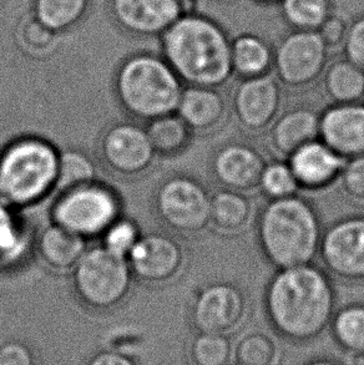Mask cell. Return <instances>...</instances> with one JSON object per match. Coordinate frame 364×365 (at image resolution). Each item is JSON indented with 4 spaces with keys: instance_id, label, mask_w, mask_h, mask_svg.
Here are the masks:
<instances>
[{
    "instance_id": "cell-1",
    "label": "cell",
    "mask_w": 364,
    "mask_h": 365,
    "mask_svg": "<svg viewBox=\"0 0 364 365\" xmlns=\"http://www.w3.org/2000/svg\"><path fill=\"white\" fill-rule=\"evenodd\" d=\"M266 313L282 338L305 343L320 336L333 318L335 292L323 272L310 266L280 269L266 292Z\"/></svg>"
},
{
    "instance_id": "cell-2",
    "label": "cell",
    "mask_w": 364,
    "mask_h": 365,
    "mask_svg": "<svg viewBox=\"0 0 364 365\" xmlns=\"http://www.w3.org/2000/svg\"><path fill=\"white\" fill-rule=\"evenodd\" d=\"M258 237L267 259L280 269L305 266L320 247V223L302 198H275L263 210Z\"/></svg>"
},
{
    "instance_id": "cell-3",
    "label": "cell",
    "mask_w": 364,
    "mask_h": 365,
    "mask_svg": "<svg viewBox=\"0 0 364 365\" xmlns=\"http://www.w3.org/2000/svg\"><path fill=\"white\" fill-rule=\"evenodd\" d=\"M60 153L48 140L24 136L0 153V200L16 210L43 202L56 190Z\"/></svg>"
},
{
    "instance_id": "cell-4",
    "label": "cell",
    "mask_w": 364,
    "mask_h": 365,
    "mask_svg": "<svg viewBox=\"0 0 364 365\" xmlns=\"http://www.w3.org/2000/svg\"><path fill=\"white\" fill-rule=\"evenodd\" d=\"M115 96L120 108L133 119L150 123L175 114L182 89L173 68L153 55H135L118 68Z\"/></svg>"
},
{
    "instance_id": "cell-5",
    "label": "cell",
    "mask_w": 364,
    "mask_h": 365,
    "mask_svg": "<svg viewBox=\"0 0 364 365\" xmlns=\"http://www.w3.org/2000/svg\"><path fill=\"white\" fill-rule=\"evenodd\" d=\"M168 64L195 86L223 83L230 73L226 45L212 26L195 19L173 24L163 40Z\"/></svg>"
},
{
    "instance_id": "cell-6",
    "label": "cell",
    "mask_w": 364,
    "mask_h": 365,
    "mask_svg": "<svg viewBox=\"0 0 364 365\" xmlns=\"http://www.w3.org/2000/svg\"><path fill=\"white\" fill-rule=\"evenodd\" d=\"M133 274L128 259L103 247L88 250L73 271V287L79 301L93 312H110L128 299Z\"/></svg>"
},
{
    "instance_id": "cell-7",
    "label": "cell",
    "mask_w": 364,
    "mask_h": 365,
    "mask_svg": "<svg viewBox=\"0 0 364 365\" xmlns=\"http://www.w3.org/2000/svg\"><path fill=\"white\" fill-rule=\"evenodd\" d=\"M123 205L118 193L103 183L93 181L58 195L50 217L55 225L85 240L101 237L121 217Z\"/></svg>"
},
{
    "instance_id": "cell-8",
    "label": "cell",
    "mask_w": 364,
    "mask_h": 365,
    "mask_svg": "<svg viewBox=\"0 0 364 365\" xmlns=\"http://www.w3.org/2000/svg\"><path fill=\"white\" fill-rule=\"evenodd\" d=\"M153 207L165 227L178 235H196L211 223V198L201 183L175 176L158 186Z\"/></svg>"
},
{
    "instance_id": "cell-9",
    "label": "cell",
    "mask_w": 364,
    "mask_h": 365,
    "mask_svg": "<svg viewBox=\"0 0 364 365\" xmlns=\"http://www.w3.org/2000/svg\"><path fill=\"white\" fill-rule=\"evenodd\" d=\"M98 153L105 168L121 178L143 176L153 168L155 153L146 128L136 123H116L103 131Z\"/></svg>"
},
{
    "instance_id": "cell-10",
    "label": "cell",
    "mask_w": 364,
    "mask_h": 365,
    "mask_svg": "<svg viewBox=\"0 0 364 365\" xmlns=\"http://www.w3.org/2000/svg\"><path fill=\"white\" fill-rule=\"evenodd\" d=\"M128 262L133 278L145 284L161 286L180 274L185 255L175 238L166 233L151 232L141 236Z\"/></svg>"
},
{
    "instance_id": "cell-11",
    "label": "cell",
    "mask_w": 364,
    "mask_h": 365,
    "mask_svg": "<svg viewBox=\"0 0 364 365\" xmlns=\"http://www.w3.org/2000/svg\"><path fill=\"white\" fill-rule=\"evenodd\" d=\"M325 266L335 276L364 279V217L335 223L320 241Z\"/></svg>"
},
{
    "instance_id": "cell-12",
    "label": "cell",
    "mask_w": 364,
    "mask_h": 365,
    "mask_svg": "<svg viewBox=\"0 0 364 365\" xmlns=\"http://www.w3.org/2000/svg\"><path fill=\"white\" fill-rule=\"evenodd\" d=\"M246 312L241 292L225 283L212 284L197 296L192 322L198 333L227 334L235 329Z\"/></svg>"
},
{
    "instance_id": "cell-13",
    "label": "cell",
    "mask_w": 364,
    "mask_h": 365,
    "mask_svg": "<svg viewBox=\"0 0 364 365\" xmlns=\"http://www.w3.org/2000/svg\"><path fill=\"white\" fill-rule=\"evenodd\" d=\"M320 133L325 145L340 158L364 155V106L337 104L320 120Z\"/></svg>"
},
{
    "instance_id": "cell-14",
    "label": "cell",
    "mask_w": 364,
    "mask_h": 365,
    "mask_svg": "<svg viewBox=\"0 0 364 365\" xmlns=\"http://www.w3.org/2000/svg\"><path fill=\"white\" fill-rule=\"evenodd\" d=\"M280 91L271 79L250 80L235 95L233 109L238 123L250 131H262L277 119Z\"/></svg>"
},
{
    "instance_id": "cell-15",
    "label": "cell",
    "mask_w": 364,
    "mask_h": 365,
    "mask_svg": "<svg viewBox=\"0 0 364 365\" xmlns=\"http://www.w3.org/2000/svg\"><path fill=\"white\" fill-rule=\"evenodd\" d=\"M265 168L261 155L242 143H232L222 148L213 161L217 180L237 192L260 185Z\"/></svg>"
},
{
    "instance_id": "cell-16",
    "label": "cell",
    "mask_w": 364,
    "mask_h": 365,
    "mask_svg": "<svg viewBox=\"0 0 364 365\" xmlns=\"http://www.w3.org/2000/svg\"><path fill=\"white\" fill-rule=\"evenodd\" d=\"M345 165L343 158L325 143L315 141L295 150L290 156V168L298 186L308 188L325 187L333 182Z\"/></svg>"
},
{
    "instance_id": "cell-17",
    "label": "cell",
    "mask_w": 364,
    "mask_h": 365,
    "mask_svg": "<svg viewBox=\"0 0 364 365\" xmlns=\"http://www.w3.org/2000/svg\"><path fill=\"white\" fill-rule=\"evenodd\" d=\"M115 18L135 34H156L178 16L176 0H113Z\"/></svg>"
},
{
    "instance_id": "cell-18",
    "label": "cell",
    "mask_w": 364,
    "mask_h": 365,
    "mask_svg": "<svg viewBox=\"0 0 364 365\" xmlns=\"http://www.w3.org/2000/svg\"><path fill=\"white\" fill-rule=\"evenodd\" d=\"M35 250L40 261L50 271L69 273L74 271L88 251V240L51 222L38 233Z\"/></svg>"
},
{
    "instance_id": "cell-19",
    "label": "cell",
    "mask_w": 364,
    "mask_h": 365,
    "mask_svg": "<svg viewBox=\"0 0 364 365\" xmlns=\"http://www.w3.org/2000/svg\"><path fill=\"white\" fill-rule=\"evenodd\" d=\"M322 58L323 49L318 38L313 35L295 36L280 50V75L288 84H305L318 73Z\"/></svg>"
},
{
    "instance_id": "cell-20",
    "label": "cell",
    "mask_w": 364,
    "mask_h": 365,
    "mask_svg": "<svg viewBox=\"0 0 364 365\" xmlns=\"http://www.w3.org/2000/svg\"><path fill=\"white\" fill-rule=\"evenodd\" d=\"M176 114L192 133H208L221 123L226 114V104L221 96L202 86H192L182 91Z\"/></svg>"
},
{
    "instance_id": "cell-21",
    "label": "cell",
    "mask_w": 364,
    "mask_h": 365,
    "mask_svg": "<svg viewBox=\"0 0 364 365\" xmlns=\"http://www.w3.org/2000/svg\"><path fill=\"white\" fill-rule=\"evenodd\" d=\"M320 133V120L307 109L292 110L282 115L272 128L271 143L275 153L290 158L295 150L315 141Z\"/></svg>"
},
{
    "instance_id": "cell-22",
    "label": "cell",
    "mask_w": 364,
    "mask_h": 365,
    "mask_svg": "<svg viewBox=\"0 0 364 365\" xmlns=\"http://www.w3.org/2000/svg\"><path fill=\"white\" fill-rule=\"evenodd\" d=\"M29 246V232L18 210L0 200V267L19 263Z\"/></svg>"
},
{
    "instance_id": "cell-23",
    "label": "cell",
    "mask_w": 364,
    "mask_h": 365,
    "mask_svg": "<svg viewBox=\"0 0 364 365\" xmlns=\"http://www.w3.org/2000/svg\"><path fill=\"white\" fill-rule=\"evenodd\" d=\"M146 130L158 156L171 158L180 155L191 143V128L176 113L150 121Z\"/></svg>"
},
{
    "instance_id": "cell-24",
    "label": "cell",
    "mask_w": 364,
    "mask_h": 365,
    "mask_svg": "<svg viewBox=\"0 0 364 365\" xmlns=\"http://www.w3.org/2000/svg\"><path fill=\"white\" fill-rule=\"evenodd\" d=\"M251 215L247 198L237 191H222L211 198V223L220 231L231 233L246 226Z\"/></svg>"
},
{
    "instance_id": "cell-25",
    "label": "cell",
    "mask_w": 364,
    "mask_h": 365,
    "mask_svg": "<svg viewBox=\"0 0 364 365\" xmlns=\"http://www.w3.org/2000/svg\"><path fill=\"white\" fill-rule=\"evenodd\" d=\"M93 181H96V168L90 156L79 150L60 153L55 192L59 195Z\"/></svg>"
},
{
    "instance_id": "cell-26",
    "label": "cell",
    "mask_w": 364,
    "mask_h": 365,
    "mask_svg": "<svg viewBox=\"0 0 364 365\" xmlns=\"http://www.w3.org/2000/svg\"><path fill=\"white\" fill-rule=\"evenodd\" d=\"M88 0H35V14L46 29L63 30L83 16Z\"/></svg>"
},
{
    "instance_id": "cell-27",
    "label": "cell",
    "mask_w": 364,
    "mask_h": 365,
    "mask_svg": "<svg viewBox=\"0 0 364 365\" xmlns=\"http://www.w3.org/2000/svg\"><path fill=\"white\" fill-rule=\"evenodd\" d=\"M332 331L338 346L345 351H364V307L350 306L338 312Z\"/></svg>"
},
{
    "instance_id": "cell-28",
    "label": "cell",
    "mask_w": 364,
    "mask_h": 365,
    "mask_svg": "<svg viewBox=\"0 0 364 365\" xmlns=\"http://www.w3.org/2000/svg\"><path fill=\"white\" fill-rule=\"evenodd\" d=\"M327 90L337 104H358L364 95V75L350 65H337L328 75Z\"/></svg>"
},
{
    "instance_id": "cell-29",
    "label": "cell",
    "mask_w": 364,
    "mask_h": 365,
    "mask_svg": "<svg viewBox=\"0 0 364 365\" xmlns=\"http://www.w3.org/2000/svg\"><path fill=\"white\" fill-rule=\"evenodd\" d=\"M231 356V341L225 334L198 333L190 346L193 365H228Z\"/></svg>"
},
{
    "instance_id": "cell-30",
    "label": "cell",
    "mask_w": 364,
    "mask_h": 365,
    "mask_svg": "<svg viewBox=\"0 0 364 365\" xmlns=\"http://www.w3.org/2000/svg\"><path fill=\"white\" fill-rule=\"evenodd\" d=\"M141 236L138 223L121 216L103 232L101 247L115 256L128 259Z\"/></svg>"
},
{
    "instance_id": "cell-31",
    "label": "cell",
    "mask_w": 364,
    "mask_h": 365,
    "mask_svg": "<svg viewBox=\"0 0 364 365\" xmlns=\"http://www.w3.org/2000/svg\"><path fill=\"white\" fill-rule=\"evenodd\" d=\"M275 358V341L263 333L247 334L237 344V365H273Z\"/></svg>"
},
{
    "instance_id": "cell-32",
    "label": "cell",
    "mask_w": 364,
    "mask_h": 365,
    "mask_svg": "<svg viewBox=\"0 0 364 365\" xmlns=\"http://www.w3.org/2000/svg\"><path fill=\"white\" fill-rule=\"evenodd\" d=\"M262 188L273 198L293 196L298 182L290 170V165L275 163L267 165L261 176Z\"/></svg>"
},
{
    "instance_id": "cell-33",
    "label": "cell",
    "mask_w": 364,
    "mask_h": 365,
    "mask_svg": "<svg viewBox=\"0 0 364 365\" xmlns=\"http://www.w3.org/2000/svg\"><path fill=\"white\" fill-rule=\"evenodd\" d=\"M268 55L260 43L255 40L243 39L238 41L235 51L237 68L246 74H256L267 65Z\"/></svg>"
},
{
    "instance_id": "cell-34",
    "label": "cell",
    "mask_w": 364,
    "mask_h": 365,
    "mask_svg": "<svg viewBox=\"0 0 364 365\" xmlns=\"http://www.w3.org/2000/svg\"><path fill=\"white\" fill-rule=\"evenodd\" d=\"M342 187L345 195L358 202H364V155L345 165L342 171Z\"/></svg>"
},
{
    "instance_id": "cell-35",
    "label": "cell",
    "mask_w": 364,
    "mask_h": 365,
    "mask_svg": "<svg viewBox=\"0 0 364 365\" xmlns=\"http://www.w3.org/2000/svg\"><path fill=\"white\" fill-rule=\"evenodd\" d=\"M287 11L297 23L315 24L323 16L325 4L323 0H288Z\"/></svg>"
},
{
    "instance_id": "cell-36",
    "label": "cell",
    "mask_w": 364,
    "mask_h": 365,
    "mask_svg": "<svg viewBox=\"0 0 364 365\" xmlns=\"http://www.w3.org/2000/svg\"><path fill=\"white\" fill-rule=\"evenodd\" d=\"M0 365H38L29 346L20 341H6L0 344Z\"/></svg>"
},
{
    "instance_id": "cell-37",
    "label": "cell",
    "mask_w": 364,
    "mask_h": 365,
    "mask_svg": "<svg viewBox=\"0 0 364 365\" xmlns=\"http://www.w3.org/2000/svg\"><path fill=\"white\" fill-rule=\"evenodd\" d=\"M86 365H136L128 356L116 351H101L90 358Z\"/></svg>"
},
{
    "instance_id": "cell-38",
    "label": "cell",
    "mask_w": 364,
    "mask_h": 365,
    "mask_svg": "<svg viewBox=\"0 0 364 365\" xmlns=\"http://www.w3.org/2000/svg\"><path fill=\"white\" fill-rule=\"evenodd\" d=\"M350 53L355 63L364 66V23H360L350 36Z\"/></svg>"
},
{
    "instance_id": "cell-39",
    "label": "cell",
    "mask_w": 364,
    "mask_h": 365,
    "mask_svg": "<svg viewBox=\"0 0 364 365\" xmlns=\"http://www.w3.org/2000/svg\"><path fill=\"white\" fill-rule=\"evenodd\" d=\"M347 365H364V351L350 353Z\"/></svg>"
},
{
    "instance_id": "cell-40",
    "label": "cell",
    "mask_w": 364,
    "mask_h": 365,
    "mask_svg": "<svg viewBox=\"0 0 364 365\" xmlns=\"http://www.w3.org/2000/svg\"><path fill=\"white\" fill-rule=\"evenodd\" d=\"M305 365H340V363H337L335 361H330V359H317V361H312L310 363H307Z\"/></svg>"
}]
</instances>
